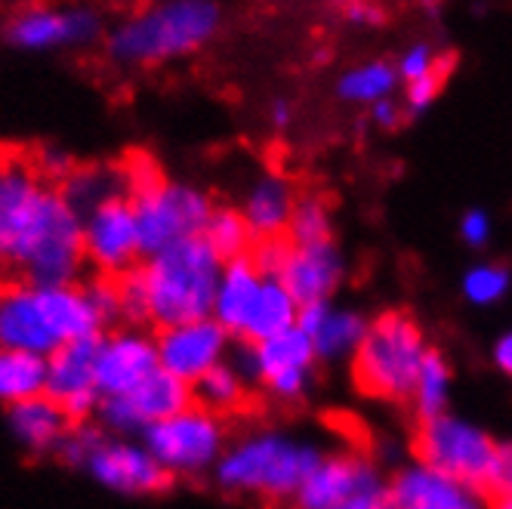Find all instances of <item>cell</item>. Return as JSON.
Returning a JSON list of instances; mask_svg holds the SVG:
<instances>
[{
    "instance_id": "6da1fadb",
    "label": "cell",
    "mask_w": 512,
    "mask_h": 509,
    "mask_svg": "<svg viewBox=\"0 0 512 509\" xmlns=\"http://www.w3.org/2000/svg\"><path fill=\"white\" fill-rule=\"evenodd\" d=\"M84 223L25 155L0 158V284H78Z\"/></svg>"
},
{
    "instance_id": "7a4b0ae2",
    "label": "cell",
    "mask_w": 512,
    "mask_h": 509,
    "mask_svg": "<svg viewBox=\"0 0 512 509\" xmlns=\"http://www.w3.org/2000/svg\"><path fill=\"white\" fill-rule=\"evenodd\" d=\"M84 281L78 284H0V349L50 358L56 349L102 337Z\"/></svg>"
},
{
    "instance_id": "3957f363",
    "label": "cell",
    "mask_w": 512,
    "mask_h": 509,
    "mask_svg": "<svg viewBox=\"0 0 512 509\" xmlns=\"http://www.w3.org/2000/svg\"><path fill=\"white\" fill-rule=\"evenodd\" d=\"M223 25L210 0H167L121 19L105 34V50L121 65H161L198 53Z\"/></svg>"
},
{
    "instance_id": "277c9868",
    "label": "cell",
    "mask_w": 512,
    "mask_h": 509,
    "mask_svg": "<svg viewBox=\"0 0 512 509\" xmlns=\"http://www.w3.org/2000/svg\"><path fill=\"white\" fill-rule=\"evenodd\" d=\"M223 263L204 238L179 241L139 263V278L149 303V324L164 327L204 321L213 315L216 284Z\"/></svg>"
},
{
    "instance_id": "5b68a950",
    "label": "cell",
    "mask_w": 512,
    "mask_h": 509,
    "mask_svg": "<svg viewBox=\"0 0 512 509\" xmlns=\"http://www.w3.org/2000/svg\"><path fill=\"white\" fill-rule=\"evenodd\" d=\"M321 457L324 454L318 448L300 445L281 432H253L226 448L213 476L216 485L229 494L284 503L297 497Z\"/></svg>"
},
{
    "instance_id": "8992f818",
    "label": "cell",
    "mask_w": 512,
    "mask_h": 509,
    "mask_svg": "<svg viewBox=\"0 0 512 509\" xmlns=\"http://www.w3.org/2000/svg\"><path fill=\"white\" fill-rule=\"evenodd\" d=\"M426 352L423 327L408 312H383L352 355V383L377 402L411 405Z\"/></svg>"
},
{
    "instance_id": "52a82bcc",
    "label": "cell",
    "mask_w": 512,
    "mask_h": 509,
    "mask_svg": "<svg viewBox=\"0 0 512 509\" xmlns=\"http://www.w3.org/2000/svg\"><path fill=\"white\" fill-rule=\"evenodd\" d=\"M226 435L229 432L223 417L192 405L170 420L149 426L139 435V442L176 479V476H201L207 469H216L219 457L229 448Z\"/></svg>"
},
{
    "instance_id": "ba28073f",
    "label": "cell",
    "mask_w": 512,
    "mask_h": 509,
    "mask_svg": "<svg viewBox=\"0 0 512 509\" xmlns=\"http://www.w3.org/2000/svg\"><path fill=\"white\" fill-rule=\"evenodd\" d=\"M497 442L479 426H472L454 414H442L429 423H420L414 435L417 463L451 476L457 482L475 485L485 491L488 469L494 460Z\"/></svg>"
},
{
    "instance_id": "9c48e42d",
    "label": "cell",
    "mask_w": 512,
    "mask_h": 509,
    "mask_svg": "<svg viewBox=\"0 0 512 509\" xmlns=\"http://www.w3.org/2000/svg\"><path fill=\"white\" fill-rule=\"evenodd\" d=\"M213 207L216 204L207 192L189 183H173V179H167L149 195L136 198L133 210L139 223L142 257H155V253L179 241L201 238Z\"/></svg>"
},
{
    "instance_id": "30bf717a",
    "label": "cell",
    "mask_w": 512,
    "mask_h": 509,
    "mask_svg": "<svg viewBox=\"0 0 512 509\" xmlns=\"http://www.w3.org/2000/svg\"><path fill=\"white\" fill-rule=\"evenodd\" d=\"M192 405H195V389L189 383L170 377L167 371H155L130 395L102 398L96 420L115 439H130V435H142L149 426L170 420Z\"/></svg>"
},
{
    "instance_id": "8fae6325",
    "label": "cell",
    "mask_w": 512,
    "mask_h": 509,
    "mask_svg": "<svg viewBox=\"0 0 512 509\" xmlns=\"http://www.w3.org/2000/svg\"><path fill=\"white\" fill-rule=\"evenodd\" d=\"M102 31V16L90 7H22L4 22V41L25 53H50L87 47Z\"/></svg>"
},
{
    "instance_id": "7c38bea8",
    "label": "cell",
    "mask_w": 512,
    "mask_h": 509,
    "mask_svg": "<svg viewBox=\"0 0 512 509\" xmlns=\"http://www.w3.org/2000/svg\"><path fill=\"white\" fill-rule=\"evenodd\" d=\"M84 223V260L102 278H121L133 272L142 257L139 223L130 198L105 201L81 216Z\"/></svg>"
},
{
    "instance_id": "4fadbf2b",
    "label": "cell",
    "mask_w": 512,
    "mask_h": 509,
    "mask_svg": "<svg viewBox=\"0 0 512 509\" xmlns=\"http://www.w3.org/2000/svg\"><path fill=\"white\" fill-rule=\"evenodd\" d=\"M232 346V334L223 331L213 318L164 327L155 334L158 368L189 386H195L213 368L226 365Z\"/></svg>"
},
{
    "instance_id": "5bb4252c",
    "label": "cell",
    "mask_w": 512,
    "mask_h": 509,
    "mask_svg": "<svg viewBox=\"0 0 512 509\" xmlns=\"http://www.w3.org/2000/svg\"><path fill=\"white\" fill-rule=\"evenodd\" d=\"M84 472L105 491L124 497H149L173 485V476L149 454V448L133 439H115V435H105Z\"/></svg>"
},
{
    "instance_id": "9a60e30c",
    "label": "cell",
    "mask_w": 512,
    "mask_h": 509,
    "mask_svg": "<svg viewBox=\"0 0 512 509\" xmlns=\"http://www.w3.org/2000/svg\"><path fill=\"white\" fill-rule=\"evenodd\" d=\"M96 346L99 337L68 343L47 358V398L62 408L71 426L93 423L102 405L96 389Z\"/></svg>"
},
{
    "instance_id": "2e32d148",
    "label": "cell",
    "mask_w": 512,
    "mask_h": 509,
    "mask_svg": "<svg viewBox=\"0 0 512 509\" xmlns=\"http://www.w3.org/2000/svg\"><path fill=\"white\" fill-rule=\"evenodd\" d=\"M158 368L155 334L142 327L105 331L96 346V389L102 398H121L139 389Z\"/></svg>"
},
{
    "instance_id": "e0dca14e",
    "label": "cell",
    "mask_w": 512,
    "mask_h": 509,
    "mask_svg": "<svg viewBox=\"0 0 512 509\" xmlns=\"http://www.w3.org/2000/svg\"><path fill=\"white\" fill-rule=\"evenodd\" d=\"M250 346L256 358V386H263L278 402H297L306 395L318 355L300 327Z\"/></svg>"
},
{
    "instance_id": "ac0fdd59",
    "label": "cell",
    "mask_w": 512,
    "mask_h": 509,
    "mask_svg": "<svg viewBox=\"0 0 512 509\" xmlns=\"http://www.w3.org/2000/svg\"><path fill=\"white\" fill-rule=\"evenodd\" d=\"M392 509H491V497L423 463L401 466L389 479Z\"/></svg>"
},
{
    "instance_id": "d6986e66",
    "label": "cell",
    "mask_w": 512,
    "mask_h": 509,
    "mask_svg": "<svg viewBox=\"0 0 512 509\" xmlns=\"http://www.w3.org/2000/svg\"><path fill=\"white\" fill-rule=\"evenodd\" d=\"M343 275H346L343 253L331 241L315 247H290L278 281L300 306H309V303L331 300L334 290L343 284Z\"/></svg>"
},
{
    "instance_id": "ffe728a7",
    "label": "cell",
    "mask_w": 512,
    "mask_h": 509,
    "mask_svg": "<svg viewBox=\"0 0 512 509\" xmlns=\"http://www.w3.org/2000/svg\"><path fill=\"white\" fill-rule=\"evenodd\" d=\"M364 463L368 460L355 454H324L294 497L297 509H340L355 491Z\"/></svg>"
},
{
    "instance_id": "44dd1931",
    "label": "cell",
    "mask_w": 512,
    "mask_h": 509,
    "mask_svg": "<svg viewBox=\"0 0 512 509\" xmlns=\"http://www.w3.org/2000/svg\"><path fill=\"white\" fill-rule=\"evenodd\" d=\"M294 207H297L294 186L278 173H266L250 186L241 216L247 220L256 241H269V238L287 235V223H290Z\"/></svg>"
},
{
    "instance_id": "7402d4cb",
    "label": "cell",
    "mask_w": 512,
    "mask_h": 509,
    "mask_svg": "<svg viewBox=\"0 0 512 509\" xmlns=\"http://www.w3.org/2000/svg\"><path fill=\"white\" fill-rule=\"evenodd\" d=\"M263 287V275L256 272V266L250 263V257L223 263V275H219L216 284V297H213V321L223 327V331L232 334V340L241 337L244 324L253 312L256 294Z\"/></svg>"
},
{
    "instance_id": "603a6c76",
    "label": "cell",
    "mask_w": 512,
    "mask_h": 509,
    "mask_svg": "<svg viewBox=\"0 0 512 509\" xmlns=\"http://www.w3.org/2000/svg\"><path fill=\"white\" fill-rule=\"evenodd\" d=\"M7 423L16 442L31 454H56L71 429L62 408L47 395L28 398L22 405L7 408Z\"/></svg>"
},
{
    "instance_id": "cb8c5ba5",
    "label": "cell",
    "mask_w": 512,
    "mask_h": 509,
    "mask_svg": "<svg viewBox=\"0 0 512 509\" xmlns=\"http://www.w3.org/2000/svg\"><path fill=\"white\" fill-rule=\"evenodd\" d=\"M297 315H300V303L284 290V284L278 278H263L260 294H256L253 312L241 331V343H263L272 340L290 327H297Z\"/></svg>"
},
{
    "instance_id": "d4e9b609",
    "label": "cell",
    "mask_w": 512,
    "mask_h": 509,
    "mask_svg": "<svg viewBox=\"0 0 512 509\" xmlns=\"http://www.w3.org/2000/svg\"><path fill=\"white\" fill-rule=\"evenodd\" d=\"M65 201L75 207L78 216H87L90 210L102 207L105 201L127 198L124 176L118 164H78V170L65 179L59 189Z\"/></svg>"
},
{
    "instance_id": "484cf974",
    "label": "cell",
    "mask_w": 512,
    "mask_h": 509,
    "mask_svg": "<svg viewBox=\"0 0 512 509\" xmlns=\"http://www.w3.org/2000/svg\"><path fill=\"white\" fill-rule=\"evenodd\" d=\"M47 392V358L0 349V405H22Z\"/></svg>"
},
{
    "instance_id": "4316f807",
    "label": "cell",
    "mask_w": 512,
    "mask_h": 509,
    "mask_svg": "<svg viewBox=\"0 0 512 509\" xmlns=\"http://www.w3.org/2000/svg\"><path fill=\"white\" fill-rule=\"evenodd\" d=\"M371 321L355 309H331L321 331L312 337L318 361H337V358H352L355 349L361 346L364 334H368Z\"/></svg>"
},
{
    "instance_id": "83f0119b",
    "label": "cell",
    "mask_w": 512,
    "mask_h": 509,
    "mask_svg": "<svg viewBox=\"0 0 512 509\" xmlns=\"http://www.w3.org/2000/svg\"><path fill=\"white\" fill-rule=\"evenodd\" d=\"M448 395H451V368H448V358L438 352V349H429L426 358H423V368H420V377H417V386H414V395H411V408L417 414L420 423H429L435 417L448 414Z\"/></svg>"
},
{
    "instance_id": "f1b7e54d",
    "label": "cell",
    "mask_w": 512,
    "mask_h": 509,
    "mask_svg": "<svg viewBox=\"0 0 512 509\" xmlns=\"http://www.w3.org/2000/svg\"><path fill=\"white\" fill-rule=\"evenodd\" d=\"M201 238L219 257V263L250 257V250L256 244V238H253V232H250V226H247V220L241 216L238 207H213Z\"/></svg>"
},
{
    "instance_id": "f546056e",
    "label": "cell",
    "mask_w": 512,
    "mask_h": 509,
    "mask_svg": "<svg viewBox=\"0 0 512 509\" xmlns=\"http://www.w3.org/2000/svg\"><path fill=\"white\" fill-rule=\"evenodd\" d=\"M398 84V71L389 62H368L349 68L346 75L337 81V96L343 102H355V105H377L386 102L389 93Z\"/></svg>"
},
{
    "instance_id": "4dcf8cb0",
    "label": "cell",
    "mask_w": 512,
    "mask_h": 509,
    "mask_svg": "<svg viewBox=\"0 0 512 509\" xmlns=\"http://www.w3.org/2000/svg\"><path fill=\"white\" fill-rule=\"evenodd\" d=\"M192 389H195V405L198 408L223 417V414L238 411L247 402V389L250 386L238 377V371L226 361V365H219L210 374H204Z\"/></svg>"
},
{
    "instance_id": "1f68e13d",
    "label": "cell",
    "mask_w": 512,
    "mask_h": 509,
    "mask_svg": "<svg viewBox=\"0 0 512 509\" xmlns=\"http://www.w3.org/2000/svg\"><path fill=\"white\" fill-rule=\"evenodd\" d=\"M287 244L290 247H315V244H331L334 226H331V210L315 195L297 198V207L290 213L287 223Z\"/></svg>"
},
{
    "instance_id": "d6a6232c",
    "label": "cell",
    "mask_w": 512,
    "mask_h": 509,
    "mask_svg": "<svg viewBox=\"0 0 512 509\" xmlns=\"http://www.w3.org/2000/svg\"><path fill=\"white\" fill-rule=\"evenodd\" d=\"M463 297L472 306H494L500 303L509 287H512V272L500 263H482V266H472L463 275Z\"/></svg>"
},
{
    "instance_id": "836d02e7",
    "label": "cell",
    "mask_w": 512,
    "mask_h": 509,
    "mask_svg": "<svg viewBox=\"0 0 512 509\" xmlns=\"http://www.w3.org/2000/svg\"><path fill=\"white\" fill-rule=\"evenodd\" d=\"M121 167V176H124V189H127V198L136 201L142 195H149L152 189H158L161 183H167V176L158 164V158L152 152H127L124 161L118 164Z\"/></svg>"
},
{
    "instance_id": "e575fe53",
    "label": "cell",
    "mask_w": 512,
    "mask_h": 509,
    "mask_svg": "<svg viewBox=\"0 0 512 509\" xmlns=\"http://www.w3.org/2000/svg\"><path fill=\"white\" fill-rule=\"evenodd\" d=\"M105 429L99 423H81V426H71L68 435L62 439L56 457L68 466H75V469H84L90 463V457L96 454V448L105 442Z\"/></svg>"
},
{
    "instance_id": "d590c367",
    "label": "cell",
    "mask_w": 512,
    "mask_h": 509,
    "mask_svg": "<svg viewBox=\"0 0 512 509\" xmlns=\"http://www.w3.org/2000/svg\"><path fill=\"white\" fill-rule=\"evenodd\" d=\"M340 509H392V494H389V479L368 460L364 472L349 494V500Z\"/></svg>"
},
{
    "instance_id": "8d00e7d4",
    "label": "cell",
    "mask_w": 512,
    "mask_h": 509,
    "mask_svg": "<svg viewBox=\"0 0 512 509\" xmlns=\"http://www.w3.org/2000/svg\"><path fill=\"white\" fill-rule=\"evenodd\" d=\"M87 300L96 312V318L102 321V331H115L121 324V297H118V281L115 278H102L93 275L90 281H84Z\"/></svg>"
},
{
    "instance_id": "74e56055",
    "label": "cell",
    "mask_w": 512,
    "mask_h": 509,
    "mask_svg": "<svg viewBox=\"0 0 512 509\" xmlns=\"http://www.w3.org/2000/svg\"><path fill=\"white\" fill-rule=\"evenodd\" d=\"M445 65H451V59H442L429 44H414V47H408L405 53H401L395 71H398V78L405 84H414V81H423V78L435 75V71H442Z\"/></svg>"
},
{
    "instance_id": "f35d334b",
    "label": "cell",
    "mask_w": 512,
    "mask_h": 509,
    "mask_svg": "<svg viewBox=\"0 0 512 509\" xmlns=\"http://www.w3.org/2000/svg\"><path fill=\"white\" fill-rule=\"evenodd\" d=\"M28 161H31L34 173H38V176L44 179V183L56 186V189H62V186H65V179L78 170V161L71 158L68 152L56 149V145H44V149H38Z\"/></svg>"
},
{
    "instance_id": "ab89813d",
    "label": "cell",
    "mask_w": 512,
    "mask_h": 509,
    "mask_svg": "<svg viewBox=\"0 0 512 509\" xmlns=\"http://www.w3.org/2000/svg\"><path fill=\"white\" fill-rule=\"evenodd\" d=\"M287 253H290V244L287 238H269V241H256L253 250H250V263L256 266L263 278H278L284 263H287Z\"/></svg>"
},
{
    "instance_id": "60d3db41",
    "label": "cell",
    "mask_w": 512,
    "mask_h": 509,
    "mask_svg": "<svg viewBox=\"0 0 512 509\" xmlns=\"http://www.w3.org/2000/svg\"><path fill=\"white\" fill-rule=\"evenodd\" d=\"M512 491V442H497V451H494V460H491V469H488V482H485V494L494 500V497H503Z\"/></svg>"
},
{
    "instance_id": "b9f144b4",
    "label": "cell",
    "mask_w": 512,
    "mask_h": 509,
    "mask_svg": "<svg viewBox=\"0 0 512 509\" xmlns=\"http://www.w3.org/2000/svg\"><path fill=\"white\" fill-rule=\"evenodd\" d=\"M448 68H451V65H445L442 71H435V75H429V78H423V81L408 84V90H405V108H408L411 115L426 112V108L435 102L438 90H442V84H445V71H448Z\"/></svg>"
},
{
    "instance_id": "7bdbcfd3",
    "label": "cell",
    "mask_w": 512,
    "mask_h": 509,
    "mask_svg": "<svg viewBox=\"0 0 512 509\" xmlns=\"http://www.w3.org/2000/svg\"><path fill=\"white\" fill-rule=\"evenodd\" d=\"M460 238L469 247H485L491 238V216L485 210H469L460 220Z\"/></svg>"
},
{
    "instance_id": "ee69618b",
    "label": "cell",
    "mask_w": 512,
    "mask_h": 509,
    "mask_svg": "<svg viewBox=\"0 0 512 509\" xmlns=\"http://www.w3.org/2000/svg\"><path fill=\"white\" fill-rule=\"evenodd\" d=\"M343 19L349 22V25H358V28H380V25H386V10L383 7H377V4H346L343 7Z\"/></svg>"
},
{
    "instance_id": "f6af8a7d",
    "label": "cell",
    "mask_w": 512,
    "mask_h": 509,
    "mask_svg": "<svg viewBox=\"0 0 512 509\" xmlns=\"http://www.w3.org/2000/svg\"><path fill=\"white\" fill-rule=\"evenodd\" d=\"M331 309H334L331 303H309V306H300L297 327L312 340V337L321 331V324L327 321V315H331Z\"/></svg>"
},
{
    "instance_id": "bcb514c9",
    "label": "cell",
    "mask_w": 512,
    "mask_h": 509,
    "mask_svg": "<svg viewBox=\"0 0 512 509\" xmlns=\"http://www.w3.org/2000/svg\"><path fill=\"white\" fill-rule=\"evenodd\" d=\"M371 121H374L380 130H395V127L401 124V108H398L392 99L377 102V105H374V112H371Z\"/></svg>"
},
{
    "instance_id": "7dc6e473",
    "label": "cell",
    "mask_w": 512,
    "mask_h": 509,
    "mask_svg": "<svg viewBox=\"0 0 512 509\" xmlns=\"http://www.w3.org/2000/svg\"><path fill=\"white\" fill-rule=\"evenodd\" d=\"M494 365H497L506 377H512V331L503 334V337L494 343Z\"/></svg>"
},
{
    "instance_id": "c3c4849f",
    "label": "cell",
    "mask_w": 512,
    "mask_h": 509,
    "mask_svg": "<svg viewBox=\"0 0 512 509\" xmlns=\"http://www.w3.org/2000/svg\"><path fill=\"white\" fill-rule=\"evenodd\" d=\"M269 118H272V124H275V127H287V124H290V118H294V108H290V102H287V99H275V102H272V108H269Z\"/></svg>"
},
{
    "instance_id": "681fc988",
    "label": "cell",
    "mask_w": 512,
    "mask_h": 509,
    "mask_svg": "<svg viewBox=\"0 0 512 509\" xmlns=\"http://www.w3.org/2000/svg\"><path fill=\"white\" fill-rule=\"evenodd\" d=\"M491 509H512V491L503 494V497H494L491 500Z\"/></svg>"
}]
</instances>
